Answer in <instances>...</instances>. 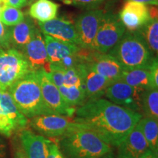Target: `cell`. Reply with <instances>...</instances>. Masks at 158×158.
Wrapping results in <instances>:
<instances>
[{
	"label": "cell",
	"mask_w": 158,
	"mask_h": 158,
	"mask_svg": "<svg viewBox=\"0 0 158 158\" xmlns=\"http://www.w3.org/2000/svg\"><path fill=\"white\" fill-rule=\"evenodd\" d=\"M73 123L89 130L110 147H118L143 117L141 114L102 98L76 108Z\"/></svg>",
	"instance_id": "1"
},
{
	"label": "cell",
	"mask_w": 158,
	"mask_h": 158,
	"mask_svg": "<svg viewBox=\"0 0 158 158\" xmlns=\"http://www.w3.org/2000/svg\"><path fill=\"white\" fill-rule=\"evenodd\" d=\"M59 147L65 158H100L112 152L111 147L95 134L73 122L59 138Z\"/></svg>",
	"instance_id": "2"
},
{
	"label": "cell",
	"mask_w": 158,
	"mask_h": 158,
	"mask_svg": "<svg viewBox=\"0 0 158 158\" xmlns=\"http://www.w3.org/2000/svg\"><path fill=\"white\" fill-rule=\"evenodd\" d=\"M7 91L18 109L27 118L54 114L43 98L37 71H30Z\"/></svg>",
	"instance_id": "3"
},
{
	"label": "cell",
	"mask_w": 158,
	"mask_h": 158,
	"mask_svg": "<svg viewBox=\"0 0 158 158\" xmlns=\"http://www.w3.org/2000/svg\"><path fill=\"white\" fill-rule=\"evenodd\" d=\"M108 54L114 56L124 70L149 69L157 58L138 31H126Z\"/></svg>",
	"instance_id": "4"
},
{
	"label": "cell",
	"mask_w": 158,
	"mask_h": 158,
	"mask_svg": "<svg viewBox=\"0 0 158 158\" xmlns=\"http://www.w3.org/2000/svg\"><path fill=\"white\" fill-rule=\"evenodd\" d=\"M30 71L21 51L14 48H0V89L7 90Z\"/></svg>",
	"instance_id": "5"
},
{
	"label": "cell",
	"mask_w": 158,
	"mask_h": 158,
	"mask_svg": "<svg viewBox=\"0 0 158 158\" xmlns=\"http://www.w3.org/2000/svg\"><path fill=\"white\" fill-rule=\"evenodd\" d=\"M126 31V28L118 15L105 11L100 21L94 43V50L107 54L118 42Z\"/></svg>",
	"instance_id": "6"
},
{
	"label": "cell",
	"mask_w": 158,
	"mask_h": 158,
	"mask_svg": "<svg viewBox=\"0 0 158 158\" xmlns=\"http://www.w3.org/2000/svg\"><path fill=\"white\" fill-rule=\"evenodd\" d=\"M44 40L50 64L66 70L76 67L81 62L79 56L81 48L78 45L48 35H44Z\"/></svg>",
	"instance_id": "7"
},
{
	"label": "cell",
	"mask_w": 158,
	"mask_h": 158,
	"mask_svg": "<svg viewBox=\"0 0 158 158\" xmlns=\"http://www.w3.org/2000/svg\"><path fill=\"white\" fill-rule=\"evenodd\" d=\"M104 12L98 8L88 10L77 17L74 25L81 48L94 50V40Z\"/></svg>",
	"instance_id": "8"
},
{
	"label": "cell",
	"mask_w": 158,
	"mask_h": 158,
	"mask_svg": "<svg viewBox=\"0 0 158 158\" xmlns=\"http://www.w3.org/2000/svg\"><path fill=\"white\" fill-rule=\"evenodd\" d=\"M85 53L81 48V62H86L95 72L104 76L110 82L120 80L124 69L116 59L109 54H102L94 50H89Z\"/></svg>",
	"instance_id": "9"
},
{
	"label": "cell",
	"mask_w": 158,
	"mask_h": 158,
	"mask_svg": "<svg viewBox=\"0 0 158 158\" xmlns=\"http://www.w3.org/2000/svg\"><path fill=\"white\" fill-rule=\"evenodd\" d=\"M144 91L118 80L108 86L104 95L114 103L141 114V98Z\"/></svg>",
	"instance_id": "10"
},
{
	"label": "cell",
	"mask_w": 158,
	"mask_h": 158,
	"mask_svg": "<svg viewBox=\"0 0 158 158\" xmlns=\"http://www.w3.org/2000/svg\"><path fill=\"white\" fill-rule=\"evenodd\" d=\"M27 123L28 119L18 109L8 91H4L0 100V133L10 137Z\"/></svg>",
	"instance_id": "11"
},
{
	"label": "cell",
	"mask_w": 158,
	"mask_h": 158,
	"mask_svg": "<svg viewBox=\"0 0 158 158\" xmlns=\"http://www.w3.org/2000/svg\"><path fill=\"white\" fill-rule=\"evenodd\" d=\"M43 98L48 107L54 114L72 117L76 108L69 105L61 94L59 89L51 81L44 69L37 70Z\"/></svg>",
	"instance_id": "12"
},
{
	"label": "cell",
	"mask_w": 158,
	"mask_h": 158,
	"mask_svg": "<svg viewBox=\"0 0 158 158\" xmlns=\"http://www.w3.org/2000/svg\"><path fill=\"white\" fill-rule=\"evenodd\" d=\"M71 122L67 116L47 114L31 118L29 124L43 137L60 138L68 129Z\"/></svg>",
	"instance_id": "13"
},
{
	"label": "cell",
	"mask_w": 158,
	"mask_h": 158,
	"mask_svg": "<svg viewBox=\"0 0 158 158\" xmlns=\"http://www.w3.org/2000/svg\"><path fill=\"white\" fill-rule=\"evenodd\" d=\"M28 62L31 71H37L44 69L49 70V63L44 35L40 30L37 31L31 40L21 51Z\"/></svg>",
	"instance_id": "14"
},
{
	"label": "cell",
	"mask_w": 158,
	"mask_h": 158,
	"mask_svg": "<svg viewBox=\"0 0 158 158\" xmlns=\"http://www.w3.org/2000/svg\"><path fill=\"white\" fill-rule=\"evenodd\" d=\"M37 24L39 29L44 35L79 46L74 23L70 20L56 18L45 22H38Z\"/></svg>",
	"instance_id": "15"
},
{
	"label": "cell",
	"mask_w": 158,
	"mask_h": 158,
	"mask_svg": "<svg viewBox=\"0 0 158 158\" xmlns=\"http://www.w3.org/2000/svg\"><path fill=\"white\" fill-rule=\"evenodd\" d=\"M77 66L82 77L86 100L101 98L111 82L95 72L86 62H81Z\"/></svg>",
	"instance_id": "16"
},
{
	"label": "cell",
	"mask_w": 158,
	"mask_h": 158,
	"mask_svg": "<svg viewBox=\"0 0 158 158\" xmlns=\"http://www.w3.org/2000/svg\"><path fill=\"white\" fill-rule=\"evenodd\" d=\"M118 17L127 31H138L149 21V7L143 3L127 1Z\"/></svg>",
	"instance_id": "17"
},
{
	"label": "cell",
	"mask_w": 158,
	"mask_h": 158,
	"mask_svg": "<svg viewBox=\"0 0 158 158\" xmlns=\"http://www.w3.org/2000/svg\"><path fill=\"white\" fill-rule=\"evenodd\" d=\"M117 147L116 158H139L149 149L147 142L137 124Z\"/></svg>",
	"instance_id": "18"
},
{
	"label": "cell",
	"mask_w": 158,
	"mask_h": 158,
	"mask_svg": "<svg viewBox=\"0 0 158 158\" xmlns=\"http://www.w3.org/2000/svg\"><path fill=\"white\" fill-rule=\"evenodd\" d=\"M19 138L21 147L27 157L47 158L50 140L27 129L21 130Z\"/></svg>",
	"instance_id": "19"
},
{
	"label": "cell",
	"mask_w": 158,
	"mask_h": 158,
	"mask_svg": "<svg viewBox=\"0 0 158 158\" xmlns=\"http://www.w3.org/2000/svg\"><path fill=\"white\" fill-rule=\"evenodd\" d=\"M39 30L31 17H25L22 22L10 27L9 37L11 48L21 51L34 38Z\"/></svg>",
	"instance_id": "20"
},
{
	"label": "cell",
	"mask_w": 158,
	"mask_h": 158,
	"mask_svg": "<svg viewBox=\"0 0 158 158\" xmlns=\"http://www.w3.org/2000/svg\"><path fill=\"white\" fill-rule=\"evenodd\" d=\"M59 5L51 0H37L29 7V16L38 22H45L56 19Z\"/></svg>",
	"instance_id": "21"
},
{
	"label": "cell",
	"mask_w": 158,
	"mask_h": 158,
	"mask_svg": "<svg viewBox=\"0 0 158 158\" xmlns=\"http://www.w3.org/2000/svg\"><path fill=\"white\" fill-rule=\"evenodd\" d=\"M120 80L133 87L144 90L153 89L149 69L139 68L124 70Z\"/></svg>",
	"instance_id": "22"
},
{
	"label": "cell",
	"mask_w": 158,
	"mask_h": 158,
	"mask_svg": "<svg viewBox=\"0 0 158 158\" xmlns=\"http://www.w3.org/2000/svg\"><path fill=\"white\" fill-rule=\"evenodd\" d=\"M137 125L145 138L149 149L158 153V121L147 117H142Z\"/></svg>",
	"instance_id": "23"
},
{
	"label": "cell",
	"mask_w": 158,
	"mask_h": 158,
	"mask_svg": "<svg viewBox=\"0 0 158 158\" xmlns=\"http://www.w3.org/2000/svg\"><path fill=\"white\" fill-rule=\"evenodd\" d=\"M141 112L145 117L158 121V89L144 91L141 98Z\"/></svg>",
	"instance_id": "24"
},
{
	"label": "cell",
	"mask_w": 158,
	"mask_h": 158,
	"mask_svg": "<svg viewBox=\"0 0 158 158\" xmlns=\"http://www.w3.org/2000/svg\"><path fill=\"white\" fill-rule=\"evenodd\" d=\"M143 39L147 43L150 50L154 54L158 51V19H149L141 29L138 30Z\"/></svg>",
	"instance_id": "25"
},
{
	"label": "cell",
	"mask_w": 158,
	"mask_h": 158,
	"mask_svg": "<svg viewBox=\"0 0 158 158\" xmlns=\"http://www.w3.org/2000/svg\"><path fill=\"white\" fill-rule=\"evenodd\" d=\"M59 89L66 102L73 107L82 106L87 100L85 89L82 86H62Z\"/></svg>",
	"instance_id": "26"
},
{
	"label": "cell",
	"mask_w": 158,
	"mask_h": 158,
	"mask_svg": "<svg viewBox=\"0 0 158 158\" xmlns=\"http://www.w3.org/2000/svg\"><path fill=\"white\" fill-rule=\"evenodd\" d=\"M25 15L20 9L2 5L0 10V21L7 27H13L22 22Z\"/></svg>",
	"instance_id": "27"
},
{
	"label": "cell",
	"mask_w": 158,
	"mask_h": 158,
	"mask_svg": "<svg viewBox=\"0 0 158 158\" xmlns=\"http://www.w3.org/2000/svg\"><path fill=\"white\" fill-rule=\"evenodd\" d=\"M62 86H82V87H84L82 77L78 68V66L64 70V81H63Z\"/></svg>",
	"instance_id": "28"
},
{
	"label": "cell",
	"mask_w": 158,
	"mask_h": 158,
	"mask_svg": "<svg viewBox=\"0 0 158 158\" xmlns=\"http://www.w3.org/2000/svg\"><path fill=\"white\" fill-rule=\"evenodd\" d=\"M65 5H72L74 7L92 10L98 8L99 6L108 1V0H59Z\"/></svg>",
	"instance_id": "29"
},
{
	"label": "cell",
	"mask_w": 158,
	"mask_h": 158,
	"mask_svg": "<svg viewBox=\"0 0 158 158\" xmlns=\"http://www.w3.org/2000/svg\"><path fill=\"white\" fill-rule=\"evenodd\" d=\"M10 27L0 21V48H11L9 37Z\"/></svg>",
	"instance_id": "30"
},
{
	"label": "cell",
	"mask_w": 158,
	"mask_h": 158,
	"mask_svg": "<svg viewBox=\"0 0 158 158\" xmlns=\"http://www.w3.org/2000/svg\"><path fill=\"white\" fill-rule=\"evenodd\" d=\"M150 73H151L152 84L153 89H158V63L157 58H156L154 61L152 66L150 67Z\"/></svg>",
	"instance_id": "31"
},
{
	"label": "cell",
	"mask_w": 158,
	"mask_h": 158,
	"mask_svg": "<svg viewBox=\"0 0 158 158\" xmlns=\"http://www.w3.org/2000/svg\"><path fill=\"white\" fill-rule=\"evenodd\" d=\"M47 158H65V157L61 152L59 146L51 141L48 146V152Z\"/></svg>",
	"instance_id": "32"
},
{
	"label": "cell",
	"mask_w": 158,
	"mask_h": 158,
	"mask_svg": "<svg viewBox=\"0 0 158 158\" xmlns=\"http://www.w3.org/2000/svg\"><path fill=\"white\" fill-rule=\"evenodd\" d=\"M4 5L10 6L15 8L21 9L27 5V0H2Z\"/></svg>",
	"instance_id": "33"
},
{
	"label": "cell",
	"mask_w": 158,
	"mask_h": 158,
	"mask_svg": "<svg viewBox=\"0 0 158 158\" xmlns=\"http://www.w3.org/2000/svg\"><path fill=\"white\" fill-rule=\"evenodd\" d=\"M14 158H28L21 146H17L14 152Z\"/></svg>",
	"instance_id": "34"
},
{
	"label": "cell",
	"mask_w": 158,
	"mask_h": 158,
	"mask_svg": "<svg viewBox=\"0 0 158 158\" xmlns=\"http://www.w3.org/2000/svg\"><path fill=\"white\" fill-rule=\"evenodd\" d=\"M127 1H133L145 4L147 5H154L157 6L158 5V0H125Z\"/></svg>",
	"instance_id": "35"
},
{
	"label": "cell",
	"mask_w": 158,
	"mask_h": 158,
	"mask_svg": "<svg viewBox=\"0 0 158 158\" xmlns=\"http://www.w3.org/2000/svg\"><path fill=\"white\" fill-rule=\"evenodd\" d=\"M139 158H158V153H155L149 149Z\"/></svg>",
	"instance_id": "36"
},
{
	"label": "cell",
	"mask_w": 158,
	"mask_h": 158,
	"mask_svg": "<svg viewBox=\"0 0 158 158\" xmlns=\"http://www.w3.org/2000/svg\"><path fill=\"white\" fill-rule=\"evenodd\" d=\"M5 155V145L2 141V140L0 138V158L3 157Z\"/></svg>",
	"instance_id": "37"
},
{
	"label": "cell",
	"mask_w": 158,
	"mask_h": 158,
	"mask_svg": "<svg viewBox=\"0 0 158 158\" xmlns=\"http://www.w3.org/2000/svg\"><path fill=\"white\" fill-rule=\"evenodd\" d=\"M100 158H116V157L114 155L113 152H110V153L106 154V155H105L103 156H102V157Z\"/></svg>",
	"instance_id": "38"
},
{
	"label": "cell",
	"mask_w": 158,
	"mask_h": 158,
	"mask_svg": "<svg viewBox=\"0 0 158 158\" xmlns=\"http://www.w3.org/2000/svg\"><path fill=\"white\" fill-rule=\"evenodd\" d=\"M37 0H27V5H31V4L34 3L35 2H36Z\"/></svg>",
	"instance_id": "39"
},
{
	"label": "cell",
	"mask_w": 158,
	"mask_h": 158,
	"mask_svg": "<svg viewBox=\"0 0 158 158\" xmlns=\"http://www.w3.org/2000/svg\"><path fill=\"white\" fill-rule=\"evenodd\" d=\"M3 92H4V91H2V90H1V89H0V100H1V98H2V96Z\"/></svg>",
	"instance_id": "40"
},
{
	"label": "cell",
	"mask_w": 158,
	"mask_h": 158,
	"mask_svg": "<svg viewBox=\"0 0 158 158\" xmlns=\"http://www.w3.org/2000/svg\"><path fill=\"white\" fill-rule=\"evenodd\" d=\"M3 5L2 4H0V10H1V7H2V6Z\"/></svg>",
	"instance_id": "41"
},
{
	"label": "cell",
	"mask_w": 158,
	"mask_h": 158,
	"mask_svg": "<svg viewBox=\"0 0 158 158\" xmlns=\"http://www.w3.org/2000/svg\"><path fill=\"white\" fill-rule=\"evenodd\" d=\"M0 4H2V0H0ZM3 5V4H2Z\"/></svg>",
	"instance_id": "42"
}]
</instances>
